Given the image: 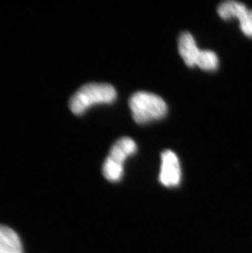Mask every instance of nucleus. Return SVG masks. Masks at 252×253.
<instances>
[{
    "label": "nucleus",
    "instance_id": "nucleus-1",
    "mask_svg": "<svg viewBox=\"0 0 252 253\" xmlns=\"http://www.w3.org/2000/svg\"><path fill=\"white\" fill-rule=\"evenodd\" d=\"M117 98V91L108 84L92 83L82 86L70 100V109L76 115H82L92 106L112 103Z\"/></svg>",
    "mask_w": 252,
    "mask_h": 253
},
{
    "label": "nucleus",
    "instance_id": "nucleus-2",
    "mask_svg": "<svg viewBox=\"0 0 252 253\" xmlns=\"http://www.w3.org/2000/svg\"><path fill=\"white\" fill-rule=\"evenodd\" d=\"M133 118L138 124L161 119L167 113V103L159 96L148 92H137L128 101Z\"/></svg>",
    "mask_w": 252,
    "mask_h": 253
},
{
    "label": "nucleus",
    "instance_id": "nucleus-3",
    "mask_svg": "<svg viewBox=\"0 0 252 253\" xmlns=\"http://www.w3.org/2000/svg\"><path fill=\"white\" fill-rule=\"evenodd\" d=\"M162 168L160 181L167 187H174L180 183L181 169L178 157L172 151L167 150L162 154Z\"/></svg>",
    "mask_w": 252,
    "mask_h": 253
},
{
    "label": "nucleus",
    "instance_id": "nucleus-4",
    "mask_svg": "<svg viewBox=\"0 0 252 253\" xmlns=\"http://www.w3.org/2000/svg\"><path fill=\"white\" fill-rule=\"evenodd\" d=\"M178 51L187 66L193 67L197 65L201 50L198 48L193 36L189 32H183L179 36Z\"/></svg>",
    "mask_w": 252,
    "mask_h": 253
},
{
    "label": "nucleus",
    "instance_id": "nucleus-5",
    "mask_svg": "<svg viewBox=\"0 0 252 253\" xmlns=\"http://www.w3.org/2000/svg\"><path fill=\"white\" fill-rule=\"evenodd\" d=\"M0 253H24L18 234L4 225H0Z\"/></svg>",
    "mask_w": 252,
    "mask_h": 253
},
{
    "label": "nucleus",
    "instance_id": "nucleus-6",
    "mask_svg": "<svg viewBox=\"0 0 252 253\" xmlns=\"http://www.w3.org/2000/svg\"><path fill=\"white\" fill-rule=\"evenodd\" d=\"M136 150L137 146L134 141L128 137H124L117 140L113 144L110 150L109 156L107 158H109L118 164L123 165L126 158L135 153Z\"/></svg>",
    "mask_w": 252,
    "mask_h": 253
},
{
    "label": "nucleus",
    "instance_id": "nucleus-7",
    "mask_svg": "<svg viewBox=\"0 0 252 253\" xmlns=\"http://www.w3.org/2000/svg\"><path fill=\"white\" fill-rule=\"evenodd\" d=\"M248 10L245 5L235 1H227L223 2L218 7V13L223 19H229L231 17H238L242 20L245 17Z\"/></svg>",
    "mask_w": 252,
    "mask_h": 253
},
{
    "label": "nucleus",
    "instance_id": "nucleus-8",
    "mask_svg": "<svg viewBox=\"0 0 252 253\" xmlns=\"http://www.w3.org/2000/svg\"><path fill=\"white\" fill-rule=\"evenodd\" d=\"M123 165L118 164L109 158H107L102 167V173L106 179L110 181H118L123 175Z\"/></svg>",
    "mask_w": 252,
    "mask_h": 253
},
{
    "label": "nucleus",
    "instance_id": "nucleus-9",
    "mask_svg": "<svg viewBox=\"0 0 252 253\" xmlns=\"http://www.w3.org/2000/svg\"><path fill=\"white\" fill-rule=\"evenodd\" d=\"M197 66L204 71H214L219 66V60L214 52L209 50H201Z\"/></svg>",
    "mask_w": 252,
    "mask_h": 253
},
{
    "label": "nucleus",
    "instance_id": "nucleus-10",
    "mask_svg": "<svg viewBox=\"0 0 252 253\" xmlns=\"http://www.w3.org/2000/svg\"><path fill=\"white\" fill-rule=\"evenodd\" d=\"M241 28L247 36H252V11H248L243 19L240 20Z\"/></svg>",
    "mask_w": 252,
    "mask_h": 253
}]
</instances>
